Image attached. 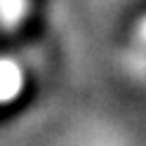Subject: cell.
<instances>
[{"instance_id":"cell-4","label":"cell","mask_w":146,"mask_h":146,"mask_svg":"<svg viewBox=\"0 0 146 146\" xmlns=\"http://www.w3.org/2000/svg\"><path fill=\"white\" fill-rule=\"evenodd\" d=\"M134 38H137V42L146 45V12H144L141 19L134 24Z\"/></svg>"},{"instance_id":"cell-2","label":"cell","mask_w":146,"mask_h":146,"mask_svg":"<svg viewBox=\"0 0 146 146\" xmlns=\"http://www.w3.org/2000/svg\"><path fill=\"white\" fill-rule=\"evenodd\" d=\"M35 0H0V33L14 35L29 24Z\"/></svg>"},{"instance_id":"cell-1","label":"cell","mask_w":146,"mask_h":146,"mask_svg":"<svg viewBox=\"0 0 146 146\" xmlns=\"http://www.w3.org/2000/svg\"><path fill=\"white\" fill-rule=\"evenodd\" d=\"M29 68L14 54H0V111L12 108L29 92Z\"/></svg>"},{"instance_id":"cell-3","label":"cell","mask_w":146,"mask_h":146,"mask_svg":"<svg viewBox=\"0 0 146 146\" xmlns=\"http://www.w3.org/2000/svg\"><path fill=\"white\" fill-rule=\"evenodd\" d=\"M71 146H127V141L118 132H111L106 127H87L73 137Z\"/></svg>"}]
</instances>
